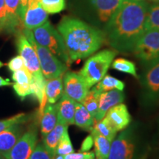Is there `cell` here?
Here are the masks:
<instances>
[{
	"instance_id": "6da1fadb",
	"label": "cell",
	"mask_w": 159,
	"mask_h": 159,
	"mask_svg": "<svg viewBox=\"0 0 159 159\" xmlns=\"http://www.w3.org/2000/svg\"><path fill=\"white\" fill-rule=\"evenodd\" d=\"M148 7L146 0H123L107 22L104 32L112 48L120 52H133L145 31Z\"/></svg>"
},
{
	"instance_id": "7a4b0ae2",
	"label": "cell",
	"mask_w": 159,
	"mask_h": 159,
	"mask_svg": "<svg viewBox=\"0 0 159 159\" xmlns=\"http://www.w3.org/2000/svg\"><path fill=\"white\" fill-rule=\"evenodd\" d=\"M71 62L86 58L106 41L105 33L78 19L64 16L57 25Z\"/></svg>"
},
{
	"instance_id": "3957f363",
	"label": "cell",
	"mask_w": 159,
	"mask_h": 159,
	"mask_svg": "<svg viewBox=\"0 0 159 159\" xmlns=\"http://www.w3.org/2000/svg\"><path fill=\"white\" fill-rule=\"evenodd\" d=\"M116 55L114 50L104 49L91 55L85 61L79 75L82 77L89 89L96 85L106 75Z\"/></svg>"
},
{
	"instance_id": "277c9868",
	"label": "cell",
	"mask_w": 159,
	"mask_h": 159,
	"mask_svg": "<svg viewBox=\"0 0 159 159\" xmlns=\"http://www.w3.org/2000/svg\"><path fill=\"white\" fill-rule=\"evenodd\" d=\"M32 33L35 41L39 45L48 49L68 66L71 64V62L62 36L49 21L33 30Z\"/></svg>"
},
{
	"instance_id": "5b68a950",
	"label": "cell",
	"mask_w": 159,
	"mask_h": 159,
	"mask_svg": "<svg viewBox=\"0 0 159 159\" xmlns=\"http://www.w3.org/2000/svg\"><path fill=\"white\" fill-rule=\"evenodd\" d=\"M22 32L36 52L41 72L44 78L50 80L63 76L68 69V66L55 56L48 49L39 45L35 41L32 30L24 28Z\"/></svg>"
},
{
	"instance_id": "8992f818",
	"label": "cell",
	"mask_w": 159,
	"mask_h": 159,
	"mask_svg": "<svg viewBox=\"0 0 159 159\" xmlns=\"http://www.w3.org/2000/svg\"><path fill=\"white\" fill-rule=\"evenodd\" d=\"M139 140L134 126L121 131L111 142L108 159H136Z\"/></svg>"
},
{
	"instance_id": "52a82bcc",
	"label": "cell",
	"mask_w": 159,
	"mask_h": 159,
	"mask_svg": "<svg viewBox=\"0 0 159 159\" xmlns=\"http://www.w3.org/2000/svg\"><path fill=\"white\" fill-rule=\"evenodd\" d=\"M133 52L144 65L159 57V30H145L137 41Z\"/></svg>"
},
{
	"instance_id": "ba28073f",
	"label": "cell",
	"mask_w": 159,
	"mask_h": 159,
	"mask_svg": "<svg viewBox=\"0 0 159 159\" xmlns=\"http://www.w3.org/2000/svg\"><path fill=\"white\" fill-rule=\"evenodd\" d=\"M143 99L148 104H153L159 99V57L145 65L141 77Z\"/></svg>"
},
{
	"instance_id": "9c48e42d",
	"label": "cell",
	"mask_w": 159,
	"mask_h": 159,
	"mask_svg": "<svg viewBox=\"0 0 159 159\" xmlns=\"http://www.w3.org/2000/svg\"><path fill=\"white\" fill-rule=\"evenodd\" d=\"M16 47L20 56L22 57L25 68L30 73L33 78L39 81H45L46 79L41 72L39 60L36 52L30 44L22 31L16 33Z\"/></svg>"
},
{
	"instance_id": "30bf717a",
	"label": "cell",
	"mask_w": 159,
	"mask_h": 159,
	"mask_svg": "<svg viewBox=\"0 0 159 159\" xmlns=\"http://www.w3.org/2000/svg\"><path fill=\"white\" fill-rule=\"evenodd\" d=\"M38 142L36 129L30 128L24 133L13 148L5 154H2L7 159H30Z\"/></svg>"
},
{
	"instance_id": "8fae6325",
	"label": "cell",
	"mask_w": 159,
	"mask_h": 159,
	"mask_svg": "<svg viewBox=\"0 0 159 159\" xmlns=\"http://www.w3.org/2000/svg\"><path fill=\"white\" fill-rule=\"evenodd\" d=\"M63 92L77 102H82L89 91L79 73L66 71L63 76Z\"/></svg>"
},
{
	"instance_id": "7c38bea8",
	"label": "cell",
	"mask_w": 159,
	"mask_h": 159,
	"mask_svg": "<svg viewBox=\"0 0 159 159\" xmlns=\"http://www.w3.org/2000/svg\"><path fill=\"white\" fill-rule=\"evenodd\" d=\"M47 21H49L48 13L44 11L39 0H28L22 19L24 28L33 30Z\"/></svg>"
},
{
	"instance_id": "4fadbf2b",
	"label": "cell",
	"mask_w": 159,
	"mask_h": 159,
	"mask_svg": "<svg viewBox=\"0 0 159 159\" xmlns=\"http://www.w3.org/2000/svg\"><path fill=\"white\" fill-rule=\"evenodd\" d=\"M124 100L125 94L123 93V91L114 89L101 93L99 99L98 110L95 116L94 122H97L104 118L109 109L115 105L122 103Z\"/></svg>"
},
{
	"instance_id": "5bb4252c",
	"label": "cell",
	"mask_w": 159,
	"mask_h": 159,
	"mask_svg": "<svg viewBox=\"0 0 159 159\" xmlns=\"http://www.w3.org/2000/svg\"><path fill=\"white\" fill-rule=\"evenodd\" d=\"M105 117L117 132L125 130L131 122V116L128 109L123 103L115 105L109 109Z\"/></svg>"
},
{
	"instance_id": "9a60e30c",
	"label": "cell",
	"mask_w": 159,
	"mask_h": 159,
	"mask_svg": "<svg viewBox=\"0 0 159 159\" xmlns=\"http://www.w3.org/2000/svg\"><path fill=\"white\" fill-rule=\"evenodd\" d=\"M57 104V121L65 125L74 124V117L76 102L63 93Z\"/></svg>"
},
{
	"instance_id": "2e32d148",
	"label": "cell",
	"mask_w": 159,
	"mask_h": 159,
	"mask_svg": "<svg viewBox=\"0 0 159 159\" xmlns=\"http://www.w3.org/2000/svg\"><path fill=\"white\" fill-rule=\"evenodd\" d=\"M23 134L21 125H14L0 132V153L5 154L11 150Z\"/></svg>"
},
{
	"instance_id": "e0dca14e",
	"label": "cell",
	"mask_w": 159,
	"mask_h": 159,
	"mask_svg": "<svg viewBox=\"0 0 159 159\" xmlns=\"http://www.w3.org/2000/svg\"><path fill=\"white\" fill-rule=\"evenodd\" d=\"M7 17V33L16 34L20 31L22 21L19 17V0H4Z\"/></svg>"
},
{
	"instance_id": "ac0fdd59",
	"label": "cell",
	"mask_w": 159,
	"mask_h": 159,
	"mask_svg": "<svg viewBox=\"0 0 159 159\" xmlns=\"http://www.w3.org/2000/svg\"><path fill=\"white\" fill-rule=\"evenodd\" d=\"M91 2L96 9L99 19L102 22H108L123 0H91Z\"/></svg>"
},
{
	"instance_id": "d6986e66",
	"label": "cell",
	"mask_w": 159,
	"mask_h": 159,
	"mask_svg": "<svg viewBox=\"0 0 159 159\" xmlns=\"http://www.w3.org/2000/svg\"><path fill=\"white\" fill-rule=\"evenodd\" d=\"M68 127L69 125L57 121L55 128L43 138V145L52 156H55L57 144Z\"/></svg>"
},
{
	"instance_id": "ffe728a7",
	"label": "cell",
	"mask_w": 159,
	"mask_h": 159,
	"mask_svg": "<svg viewBox=\"0 0 159 159\" xmlns=\"http://www.w3.org/2000/svg\"><path fill=\"white\" fill-rule=\"evenodd\" d=\"M57 121V104L47 103L41 119V133L43 138L55 128Z\"/></svg>"
},
{
	"instance_id": "44dd1931",
	"label": "cell",
	"mask_w": 159,
	"mask_h": 159,
	"mask_svg": "<svg viewBox=\"0 0 159 159\" xmlns=\"http://www.w3.org/2000/svg\"><path fill=\"white\" fill-rule=\"evenodd\" d=\"M63 76L54 79L46 80L45 93L47 102L49 104L57 103L62 96L63 93Z\"/></svg>"
},
{
	"instance_id": "7402d4cb",
	"label": "cell",
	"mask_w": 159,
	"mask_h": 159,
	"mask_svg": "<svg viewBox=\"0 0 159 159\" xmlns=\"http://www.w3.org/2000/svg\"><path fill=\"white\" fill-rule=\"evenodd\" d=\"M94 119L89 111L82 103L76 102L74 117V124L83 130L91 132L92 130Z\"/></svg>"
},
{
	"instance_id": "603a6c76",
	"label": "cell",
	"mask_w": 159,
	"mask_h": 159,
	"mask_svg": "<svg viewBox=\"0 0 159 159\" xmlns=\"http://www.w3.org/2000/svg\"><path fill=\"white\" fill-rule=\"evenodd\" d=\"M91 134L94 139L95 156L97 158L108 159L112 141L109 140L95 131L91 130Z\"/></svg>"
},
{
	"instance_id": "cb8c5ba5",
	"label": "cell",
	"mask_w": 159,
	"mask_h": 159,
	"mask_svg": "<svg viewBox=\"0 0 159 159\" xmlns=\"http://www.w3.org/2000/svg\"><path fill=\"white\" fill-rule=\"evenodd\" d=\"M101 93L102 91L99 90L95 85H94V87L90 91H89L88 94L85 96L83 102H81L84 105L85 108L89 111L94 119L97 114V110H98L99 99Z\"/></svg>"
},
{
	"instance_id": "d4e9b609",
	"label": "cell",
	"mask_w": 159,
	"mask_h": 159,
	"mask_svg": "<svg viewBox=\"0 0 159 159\" xmlns=\"http://www.w3.org/2000/svg\"><path fill=\"white\" fill-rule=\"evenodd\" d=\"M94 85L102 92L114 90V89L123 91L125 89L124 82L109 75H105L104 77L100 81H99L97 85Z\"/></svg>"
},
{
	"instance_id": "484cf974",
	"label": "cell",
	"mask_w": 159,
	"mask_h": 159,
	"mask_svg": "<svg viewBox=\"0 0 159 159\" xmlns=\"http://www.w3.org/2000/svg\"><path fill=\"white\" fill-rule=\"evenodd\" d=\"M159 30V3H154L148 7L144 22V30Z\"/></svg>"
},
{
	"instance_id": "4316f807",
	"label": "cell",
	"mask_w": 159,
	"mask_h": 159,
	"mask_svg": "<svg viewBox=\"0 0 159 159\" xmlns=\"http://www.w3.org/2000/svg\"><path fill=\"white\" fill-rule=\"evenodd\" d=\"M91 130L98 133L99 134L102 135V136L108 139L109 140L112 141V142L115 139L117 134V131L111 126L108 119L105 117L101 119V120L97 121L96 123H94Z\"/></svg>"
},
{
	"instance_id": "83f0119b",
	"label": "cell",
	"mask_w": 159,
	"mask_h": 159,
	"mask_svg": "<svg viewBox=\"0 0 159 159\" xmlns=\"http://www.w3.org/2000/svg\"><path fill=\"white\" fill-rule=\"evenodd\" d=\"M111 64H112L111 65L112 69H115V70L133 75L136 78L138 77L136 65L132 61L125 58H117L113 61Z\"/></svg>"
},
{
	"instance_id": "f1b7e54d",
	"label": "cell",
	"mask_w": 159,
	"mask_h": 159,
	"mask_svg": "<svg viewBox=\"0 0 159 159\" xmlns=\"http://www.w3.org/2000/svg\"><path fill=\"white\" fill-rule=\"evenodd\" d=\"M74 152L75 150L71 144L70 137H69L68 129H66L57 144L55 155H61V156H64Z\"/></svg>"
},
{
	"instance_id": "f546056e",
	"label": "cell",
	"mask_w": 159,
	"mask_h": 159,
	"mask_svg": "<svg viewBox=\"0 0 159 159\" xmlns=\"http://www.w3.org/2000/svg\"><path fill=\"white\" fill-rule=\"evenodd\" d=\"M44 11L49 14H55L66 8V0H39Z\"/></svg>"
},
{
	"instance_id": "4dcf8cb0",
	"label": "cell",
	"mask_w": 159,
	"mask_h": 159,
	"mask_svg": "<svg viewBox=\"0 0 159 159\" xmlns=\"http://www.w3.org/2000/svg\"><path fill=\"white\" fill-rule=\"evenodd\" d=\"M30 115L26 114H19L7 119L0 120V132L14 125H22L30 120Z\"/></svg>"
},
{
	"instance_id": "1f68e13d",
	"label": "cell",
	"mask_w": 159,
	"mask_h": 159,
	"mask_svg": "<svg viewBox=\"0 0 159 159\" xmlns=\"http://www.w3.org/2000/svg\"><path fill=\"white\" fill-rule=\"evenodd\" d=\"M12 85H13L16 94L21 100H24L27 97L33 95V90H32L31 84L23 85L13 83Z\"/></svg>"
},
{
	"instance_id": "d6a6232c",
	"label": "cell",
	"mask_w": 159,
	"mask_h": 159,
	"mask_svg": "<svg viewBox=\"0 0 159 159\" xmlns=\"http://www.w3.org/2000/svg\"><path fill=\"white\" fill-rule=\"evenodd\" d=\"M53 157L46 150L43 144H39L35 147L30 159H52Z\"/></svg>"
},
{
	"instance_id": "836d02e7",
	"label": "cell",
	"mask_w": 159,
	"mask_h": 159,
	"mask_svg": "<svg viewBox=\"0 0 159 159\" xmlns=\"http://www.w3.org/2000/svg\"><path fill=\"white\" fill-rule=\"evenodd\" d=\"M7 67H8L9 70L11 72H14V71H19L20 69H22L25 68V63L24 61L20 55H16V56L12 57L10 60V61L7 63Z\"/></svg>"
},
{
	"instance_id": "e575fe53",
	"label": "cell",
	"mask_w": 159,
	"mask_h": 159,
	"mask_svg": "<svg viewBox=\"0 0 159 159\" xmlns=\"http://www.w3.org/2000/svg\"><path fill=\"white\" fill-rule=\"evenodd\" d=\"M7 17L6 11L5 1L0 0V33L2 31L7 32Z\"/></svg>"
},
{
	"instance_id": "d590c367",
	"label": "cell",
	"mask_w": 159,
	"mask_h": 159,
	"mask_svg": "<svg viewBox=\"0 0 159 159\" xmlns=\"http://www.w3.org/2000/svg\"><path fill=\"white\" fill-rule=\"evenodd\" d=\"M95 158L94 152H72L64 156V159H94Z\"/></svg>"
},
{
	"instance_id": "8d00e7d4",
	"label": "cell",
	"mask_w": 159,
	"mask_h": 159,
	"mask_svg": "<svg viewBox=\"0 0 159 159\" xmlns=\"http://www.w3.org/2000/svg\"><path fill=\"white\" fill-rule=\"evenodd\" d=\"M93 145H94V139H93V137L91 134L83 140L82 144H81L80 151V152H88V151L91 150V148L93 147Z\"/></svg>"
},
{
	"instance_id": "74e56055",
	"label": "cell",
	"mask_w": 159,
	"mask_h": 159,
	"mask_svg": "<svg viewBox=\"0 0 159 159\" xmlns=\"http://www.w3.org/2000/svg\"><path fill=\"white\" fill-rule=\"evenodd\" d=\"M20 4H19V17L21 19V21H22L24 15H25V13L26 11V9H27V3H28V0H19ZM23 25V24H22Z\"/></svg>"
},
{
	"instance_id": "f35d334b",
	"label": "cell",
	"mask_w": 159,
	"mask_h": 159,
	"mask_svg": "<svg viewBox=\"0 0 159 159\" xmlns=\"http://www.w3.org/2000/svg\"><path fill=\"white\" fill-rule=\"evenodd\" d=\"M4 66V63L0 61V69L2 68ZM12 83L9 79H4L3 77L0 76V87L2 86H9V85H11Z\"/></svg>"
},
{
	"instance_id": "ab89813d",
	"label": "cell",
	"mask_w": 159,
	"mask_h": 159,
	"mask_svg": "<svg viewBox=\"0 0 159 159\" xmlns=\"http://www.w3.org/2000/svg\"><path fill=\"white\" fill-rule=\"evenodd\" d=\"M52 159H64V156H61V155H55Z\"/></svg>"
},
{
	"instance_id": "60d3db41",
	"label": "cell",
	"mask_w": 159,
	"mask_h": 159,
	"mask_svg": "<svg viewBox=\"0 0 159 159\" xmlns=\"http://www.w3.org/2000/svg\"><path fill=\"white\" fill-rule=\"evenodd\" d=\"M148 1L152 3H159V0H148Z\"/></svg>"
},
{
	"instance_id": "b9f144b4",
	"label": "cell",
	"mask_w": 159,
	"mask_h": 159,
	"mask_svg": "<svg viewBox=\"0 0 159 159\" xmlns=\"http://www.w3.org/2000/svg\"><path fill=\"white\" fill-rule=\"evenodd\" d=\"M96 159H100V158H96Z\"/></svg>"
}]
</instances>
